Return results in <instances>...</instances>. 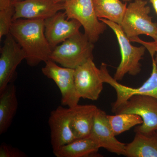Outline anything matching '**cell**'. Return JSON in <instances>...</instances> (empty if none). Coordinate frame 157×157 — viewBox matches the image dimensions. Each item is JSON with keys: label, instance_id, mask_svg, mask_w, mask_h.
Returning <instances> with one entry per match:
<instances>
[{"label": "cell", "instance_id": "25", "mask_svg": "<svg viewBox=\"0 0 157 157\" xmlns=\"http://www.w3.org/2000/svg\"><path fill=\"white\" fill-rule=\"evenodd\" d=\"M150 2L152 5L155 12L157 14V0H150Z\"/></svg>", "mask_w": 157, "mask_h": 157}, {"label": "cell", "instance_id": "4", "mask_svg": "<svg viewBox=\"0 0 157 157\" xmlns=\"http://www.w3.org/2000/svg\"><path fill=\"white\" fill-rule=\"evenodd\" d=\"M147 4L146 0H134L127 6L120 26L129 39L145 35L157 40V23L152 20Z\"/></svg>", "mask_w": 157, "mask_h": 157}, {"label": "cell", "instance_id": "28", "mask_svg": "<svg viewBox=\"0 0 157 157\" xmlns=\"http://www.w3.org/2000/svg\"><path fill=\"white\" fill-rule=\"evenodd\" d=\"M12 2H17V1H22V0H11Z\"/></svg>", "mask_w": 157, "mask_h": 157}, {"label": "cell", "instance_id": "1", "mask_svg": "<svg viewBox=\"0 0 157 157\" xmlns=\"http://www.w3.org/2000/svg\"><path fill=\"white\" fill-rule=\"evenodd\" d=\"M10 33L25 52L29 66L36 67L49 59L52 49L45 36L44 20L13 21Z\"/></svg>", "mask_w": 157, "mask_h": 157}, {"label": "cell", "instance_id": "17", "mask_svg": "<svg viewBox=\"0 0 157 157\" xmlns=\"http://www.w3.org/2000/svg\"><path fill=\"white\" fill-rule=\"evenodd\" d=\"M134 139L126 145L128 157H157V132L149 135L135 132Z\"/></svg>", "mask_w": 157, "mask_h": 157}, {"label": "cell", "instance_id": "10", "mask_svg": "<svg viewBox=\"0 0 157 157\" xmlns=\"http://www.w3.org/2000/svg\"><path fill=\"white\" fill-rule=\"evenodd\" d=\"M6 36L0 50V93L13 82L17 66L26 59L25 52L13 36L9 33Z\"/></svg>", "mask_w": 157, "mask_h": 157}, {"label": "cell", "instance_id": "5", "mask_svg": "<svg viewBox=\"0 0 157 157\" xmlns=\"http://www.w3.org/2000/svg\"><path fill=\"white\" fill-rule=\"evenodd\" d=\"M151 57L152 69L150 76L142 85L137 88L129 87L121 84L109 74L107 65L105 63L101 64L100 69L103 82L111 86L116 93V100L111 105L113 113L135 95L151 96L157 100V64L155 61V56H151Z\"/></svg>", "mask_w": 157, "mask_h": 157}, {"label": "cell", "instance_id": "16", "mask_svg": "<svg viewBox=\"0 0 157 157\" xmlns=\"http://www.w3.org/2000/svg\"><path fill=\"white\" fill-rule=\"evenodd\" d=\"M18 108L16 86L13 82L0 93V135L10 128Z\"/></svg>", "mask_w": 157, "mask_h": 157}, {"label": "cell", "instance_id": "11", "mask_svg": "<svg viewBox=\"0 0 157 157\" xmlns=\"http://www.w3.org/2000/svg\"><path fill=\"white\" fill-rule=\"evenodd\" d=\"M45 34L53 49L79 32L81 24L75 19H68L65 12L61 11L44 20Z\"/></svg>", "mask_w": 157, "mask_h": 157}, {"label": "cell", "instance_id": "12", "mask_svg": "<svg viewBox=\"0 0 157 157\" xmlns=\"http://www.w3.org/2000/svg\"><path fill=\"white\" fill-rule=\"evenodd\" d=\"M107 115L105 111L98 108L90 136L100 148L103 147L109 152L119 155L125 156L126 144L116 138Z\"/></svg>", "mask_w": 157, "mask_h": 157}, {"label": "cell", "instance_id": "6", "mask_svg": "<svg viewBox=\"0 0 157 157\" xmlns=\"http://www.w3.org/2000/svg\"><path fill=\"white\" fill-rule=\"evenodd\" d=\"M64 5L67 19L78 21L90 40L94 43L97 42L107 26L97 17L93 0H70Z\"/></svg>", "mask_w": 157, "mask_h": 157}, {"label": "cell", "instance_id": "14", "mask_svg": "<svg viewBox=\"0 0 157 157\" xmlns=\"http://www.w3.org/2000/svg\"><path fill=\"white\" fill-rule=\"evenodd\" d=\"M13 21L18 19L45 20L64 10V3L54 0H22L13 2Z\"/></svg>", "mask_w": 157, "mask_h": 157}, {"label": "cell", "instance_id": "8", "mask_svg": "<svg viewBox=\"0 0 157 157\" xmlns=\"http://www.w3.org/2000/svg\"><path fill=\"white\" fill-rule=\"evenodd\" d=\"M49 59L42 68L44 76L52 79L59 88L61 95V103L63 106L73 107L78 105L80 98L76 93L74 80L75 69L60 67Z\"/></svg>", "mask_w": 157, "mask_h": 157}, {"label": "cell", "instance_id": "19", "mask_svg": "<svg viewBox=\"0 0 157 157\" xmlns=\"http://www.w3.org/2000/svg\"><path fill=\"white\" fill-rule=\"evenodd\" d=\"M99 19L108 20L120 25L127 8V3L121 0H93Z\"/></svg>", "mask_w": 157, "mask_h": 157}, {"label": "cell", "instance_id": "26", "mask_svg": "<svg viewBox=\"0 0 157 157\" xmlns=\"http://www.w3.org/2000/svg\"><path fill=\"white\" fill-rule=\"evenodd\" d=\"M70 0H54L55 2L58 3H64Z\"/></svg>", "mask_w": 157, "mask_h": 157}, {"label": "cell", "instance_id": "23", "mask_svg": "<svg viewBox=\"0 0 157 157\" xmlns=\"http://www.w3.org/2000/svg\"><path fill=\"white\" fill-rule=\"evenodd\" d=\"M130 39L131 42H135L143 45L149 52L151 56H155V61L157 64V40L152 42H147L141 40L138 37H135Z\"/></svg>", "mask_w": 157, "mask_h": 157}, {"label": "cell", "instance_id": "20", "mask_svg": "<svg viewBox=\"0 0 157 157\" xmlns=\"http://www.w3.org/2000/svg\"><path fill=\"white\" fill-rule=\"evenodd\" d=\"M107 117L116 136L143 123L140 117L132 113H117L114 115H107Z\"/></svg>", "mask_w": 157, "mask_h": 157}, {"label": "cell", "instance_id": "24", "mask_svg": "<svg viewBox=\"0 0 157 157\" xmlns=\"http://www.w3.org/2000/svg\"><path fill=\"white\" fill-rule=\"evenodd\" d=\"M13 6L11 0H0V10L9 9Z\"/></svg>", "mask_w": 157, "mask_h": 157}, {"label": "cell", "instance_id": "27", "mask_svg": "<svg viewBox=\"0 0 157 157\" xmlns=\"http://www.w3.org/2000/svg\"><path fill=\"white\" fill-rule=\"evenodd\" d=\"M122 1H123V2H132V1H134V0H122Z\"/></svg>", "mask_w": 157, "mask_h": 157}, {"label": "cell", "instance_id": "2", "mask_svg": "<svg viewBox=\"0 0 157 157\" xmlns=\"http://www.w3.org/2000/svg\"><path fill=\"white\" fill-rule=\"evenodd\" d=\"M94 43L80 32L52 50L49 59L64 67L75 69L90 59H94Z\"/></svg>", "mask_w": 157, "mask_h": 157}, {"label": "cell", "instance_id": "7", "mask_svg": "<svg viewBox=\"0 0 157 157\" xmlns=\"http://www.w3.org/2000/svg\"><path fill=\"white\" fill-rule=\"evenodd\" d=\"M113 113H132L140 117L143 123L135 128V132L149 135L157 131V100L151 96H132Z\"/></svg>", "mask_w": 157, "mask_h": 157}, {"label": "cell", "instance_id": "18", "mask_svg": "<svg viewBox=\"0 0 157 157\" xmlns=\"http://www.w3.org/2000/svg\"><path fill=\"white\" fill-rule=\"evenodd\" d=\"M100 147L90 137L77 138L53 151L56 157H87L98 155Z\"/></svg>", "mask_w": 157, "mask_h": 157}, {"label": "cell", "instance_id": "13", "mask_svg": "<svg viewBox=\"0 0 157 157\" xmlns=\"http://www.w3.org/2000/svg\"><path fill=\"white\" fill-rule=\"evenodd\" d=\"M53 151L76 139L71 127V109L60 106L51 112L48 121Z\"/></svg>", "mask_w": 157, "mask_h": 157}, {"label": "cell", "instance_id": "21", "mask_svg": "<svg viewBox=\"0 0 157 157\" xmlns=\"http://www.w3.org/2000/svg\"><path fill=\"white\" fill-rule=\"evenodd\" d=\"M14 6V5H13ZM14 6L6 10H0V39L10 33L13 21Z\"/></svg>", "mask_w": 157, "mask_h": 157}, {"label": "cell", "instance_id": "29", "mask_svg": "<svg viewBox=\"0 0 157 157\" xmlns=\"http://www.w3.org/2000/svg\"></svg>", "mask_w": 157, "mask_h": 157}, {"label": "cell", "instance_id": "22", "mask_svg": "<svg viewBox=\"0 0 157 157\" xmlns=\"http://www.w3.org/2000/svg\"><path fill=\"white\" fill-rule=\"evenodd\" d=\"M27 155L18 149L12 147L6 144L0 146V157H26Z\"/></svg>", "mask_w": 157, "mask_h": 157}, {"label": "cell", "instance_id": "15", "mask_svg": "<svg viewBox=\"0 0 157 157\" xmlns=\"http://www.w3.org/2000/svg\"><path fill=\"white\" fill-rule=\"evenodd\" d=\"M70 108L71 128L76 139L89 136L98 107L93 104H78Z\"/></svg>", "mask_w": 157, "mask_h": 157}, {"label": "cell", "instance_id": "9", "mask_svg": "<svg viewBox=\"0 0 157 157\" xmlns=\"http://www.w3.org/2000/svg\"><path fill=\"white\" fill-rule=\"evenodd\" d=\"M75 87L79 98L96 101L103 90V82L100 69L90 59L75 69Z\"/></svg>", "mask_w": 157, "mask_h": 157}, {"label": "cell", "instance_id": "3", "mask_svg": "<svg viewBox=\"0 0 157 157\" xmlns=\"http://www.w3.org/2000/svg\"><path fill=\"white\" fill-rule=\"evenodd\" d=\"M113 31L117 37L121 54L120 63L117 69L113 78L117 81L122 80L127 74L135 76L141 71L140 60L143 58L146 48L133 45L120 25L108 20L99 19Z\"/></svg>", "mask_w": 157, "mask_h": 157}]
</instances>
